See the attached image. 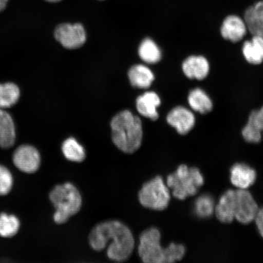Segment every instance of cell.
Returning <instances> with one entry per match:
<instances>
[{
  "mask_svg": "<svg viewBox=\"0 0 263 263\" xmlns=\"http://www.w3.org/2000/svg\"><path fill=\"white\" fill-rule=\"evenodd\" d=\"M91 248L100 252L108 246L107 254L111 260L126 261L135 247V240L130 230L123 223L113 220L99 223L89 235Z\"/></svg>",
  "mask_w": 263,
  "mask_h": 263,
  "instance_id": "cell-1",
  "label": "cell"
},
{
  "mask_svg": "<svg viewBox=\"0 0 263 263\" xmlns=\"http://www.w3.org/2000/svg\"><path fill=\"white\" fill-rule=\"evenodd\" d=\"M111 139L122 152L133 154L139 149L143 140L142 123L131 111H120L111 120Z\"/></svg>",
  "mask_w": 263,
  "mask_h": 263,
  "instance_id": "cell-2",
  "label": "cell"
},
{
  "mask_svg": "<svg viewBox=\"0 0 263 263\" xmlns=\"http://www.w3.org/2000/svg\"><path fill=\"white\" fill-rule=\"evenodd\" d=\"M49 198L55 209L53 219L58 224L67 222L81 209L82 199L80 191L70 182L55 186L49 193Z\"/></svg>",
  "mask_w": 263,
  "mask_h": 263,
  "instance_id": "cell-3",
  "label": "cell"
},
{
  "mask_svg": "<svg viewBox=\"0 0 263 263\" xmlns=\"http://www.w3.org/2000/svg\"><path fill=\"white\" fill-rule=\"evenodd\" d=\"M203 183L204 179L199 170L185 164L179 166L175 173L167 176L166 180L167 186L173 190V195L179 200L196 195Z\"/></svg>",
  "mask_w": 263,
  "mask_h": 263,
  "instance_id": "cell-4",
  "label": "cell"
},
{
  "mask_svg": "<svg viewBox=\"0 0 263 263\" xmlns=\"http://www.w3.org/2000/svg\"><path fill=\"white\" fill-rule=\"evenodd\" d=\"M141 205L151 210L162 211L168 206L171 196L168 186L162 177L157 176L144 184L139 193Z\"/></svg>",
  "mask_w": 263,
  "mask_h": 263,
  "instance_id": "cell-5",
  "label": "cell"
},
{
  "mask_svg": "<svg viewBox=\"0 0 263 263\" xmlns=\"http://www.w3.org/2000/svg\"><path fill=\"white\" fill-rule=\"evenodd\" d=\"M161 233L156 228L144 230L140 236L138 251L143 262L166 263V248L160 244Z\"/></svg>",
  "mask_w": 263,
  "mask_h": 263,
  "instance_id": "cell-6",
  "label": "cell"
},
{
  "mask_svg": "<svg viewBox=\"0 0 263 263\" xmlns=\"http://www.w3.org/2000/svg\"><path fill=\"white\" fill-rule=\"evenodd\" d=\"M12 162L16 168L23 173H35L41 166V154L34 146L22 144L13 153Z\"/></svg>",
  "mask_w": 263,
  "mask_h": 263,
  "instance_id": "cell-7",
  "label": "cell"
},
{
  "mask_svg": "<svg viewBox=\"0 0 263 263\" xmlns=\"http://www.w3.org/2000/svg\"><path fill=\"white\" fill-rule=\"evenodd\" d=\"M54 37L67 49L80 48L86 41V33L83 26L80 24L59 25L55 28Z\"/></svg>",
  "mask_w": 263,
  "mask_h": 263,
  "instance_id": "cell-8",
  "label": "cell"
},
{
  "mask_svg": "<svg viewBox=\"0 0 263 263\" xmlns=\"http://www.w3.org/2000/svg\"><path fill=\"white\" fill-rule=\"evenodd\" d=\"M258 210L257 203L249 191L236 190L235 219L243 224H248L255 221Z\"/></svg>",
  "mask_w": 263,
  "mask_h": 263,
  "instance_id": "cell-9",
  "label": "cell"
},
{
  "mask_svg": "<svg viewBox=\"0 0 263 263\" xmlns=\"http://www.w3.org/2000/svg\"><path fill=\"white\" fill-rule=\"evenodd\" d=\"M166 120L180 135H186L195 126V115L188 108L179 106L173 108L167 115Z\"/></svg>",
  "mask_w": 263,
  "mask_h": 263,
  "instance_id": "cell-10",
  "label": "cell"
},
{
  "mask_svg": "<svg viewBox=\"0 0 263 263\" xmlns=\"http://www.w3.org/2000/svg\"><path fill=\"white\" fill-rule=\"evenodd\" d=\"M248 31L245 20L236 15H230L223 20L221 34L226 40L235 43L241 41Z\"/></svg>",
  "mask_w": 263,
  "mask_h": 263,
  "instance_id": "cell-11",
  "label": "cell"
},
{
  "mask_svg": "<svg viewBox=\"0 0 263 263\" xmlns=\"http://www.w3.org/2000/svg\"><path fill=\"white\" fill-rule=\"evenodd\" d=\"M182 70L187 78L201 81L208 76L210 65L206 59L201 55H191L183 62Z\"/></svg>",
  "mask_w": 263,
  "mask_h": 263,
  "instance_id": "cell-12",
  "label": "cell"
},
{
  "mask_svg": "<svg viewBox=\"0 0 263 263\" xmlns=\"http://www.w3.org/2000/svg\"><path fill=\"white\" fill-rule=\"evenodd\" d=\"M236 190H229L220 197L215 213L219 221L230 223L235 219Z\"/></svg>",
  "mask_w": 263,
  "mask_h": 263,
  "instance_id": "cell-13",
  "label": "cell"
},
{
  "mask_svg": "<svg viewBox=\"0 0 263 263\" xmlns=\"http://www.w3.org/2000/svg\"><path fill=\"white\" fill-rule=\"evenodd\" d=\"M262 131L263 106L250 114L248 123L242 130V135L247 142L258 143L261 140Z\"/></svg>",
  "mask_w": 263,
  "mask_h": 263,
  "instance_id": "cell-14",
  "label": "cell"
},
{
  "mask_svg": "<svg viewBox=\"0 0 263 263\" xmlns=\"http://www.w3.org/2000/svg\"><path fill=\"white\" fill-rule=\"evenodd\" d=\"M256 173L254 169L245 163H237L230 170V180L238 189L247 190L254 185Z\"/></svg>",
  "mask_w": 263,
  "mask_h": 263,
  "instance_id": "cell-15",
  "label": "cell"
},
{
  "mask_svg": "<svg viewBox=\"0 0 263 263\" xmlns=\"http://www.w3.org/2000/svg\"><path fill=\"white\" fill-rule=\"evenodd\" d=\"M16 137L14 120L8 111L0 108V147L5 149L12 147Z\"/></svg>",
  "mask_w": 263,
  "mask_h": 263,
  "instance_id": "cell-16",
  "label": "cell"
},
{
  "mask_svg": "<svg viewBox=\"0 0 263 263\" xmlns=\"http://www.w3.org/2000/svg\"><path fill=\"white\" fill-rule=\"evenodd\" d=\"M244 20L251 34L263 38V0L246 10Z\"/></svg>",
  "mask_w": 263,
  "mask_h": 263,
  "instance_id": "cell-17",
  "label": "cell"
},
{
  "mask_svg": "<svg viewBox=\"0 0 263 263\" xmlns=\"http://www.w3.org/2000/svg\"><path fill=\"white\" fill-rule=\"evenodd\" d=\"M137 108L143 117L156 121L159 118L157 108L160 106V97L155 92H146L137 99Z\"/></svg>",
  "mask_w": 263,
  "mask_h": 263,
  "instance_id": "cell-18",
  "label": "cell"
},
{
  "mask_svg": "<svg viewBox=\"0 0 263 263\" xmlns=\"http://www.w3.org/2000/svg\"><path fill=\"white\" fill-rule=\"evenodd\" d=\"M130 84L134 87L149 88L154 80V75L149 68L143 65H136L128 72Z\"/></svg>",
  "mask_w": 263,
  "mask_h": 263,
  "instance_id": "cell-19",
  "label": "cell"
},
{
  "mask_svg": "<svg viewBox=\"0 0 263 263\" xmlns=\"http://www.w3.org/2000/svg\"><path fill=\"white\" fill-rule=\"evenodd\" d=\"M242 53L249 64H261L263 62V38L261 36L253 35L251 41L244 43Z\"/></svg>",
  "mask_w": 263,
  "mask_h": 263,
  "instance_id": "cell-20",
  "label": "cell"
},
{
  "mask_svg": "<svg viewBox=\"0 0 263 263\" xmlns=\"http://www.w3.org/2000/svg\"><path fill=\"white\" fill-rule=\"evenodd\" d=\"M188 102L193 110L201 114H208L213 109L211 99L200 88H196L190 91Z\"/></svg>",
  "mask_w": 263,
  "mask_h": 263,
  "instance_id": "cell-21",
  "label": "cell"
},
{
  "mask_svg": "<svg viewBox=\"0 0 263 263\" xmlns=\"http://www.w3.org/2000/svg\"><path fill=\"white\" fill-rule=\"evenodd\" d=\"M21 97L19 87L13 82L0 83V108L6 109L17 103Z\"/></svg>",
  "mask_w": 263,
  "mask_h": 263,
  "instance_id": "cell-22",
  "label": "cell"
},
{
  "mask_svg": "<svg viewBox=\"0 0 263 263\" xmlns=\"http://www.w3.org/2000/svg\"><path fill=\"white\" fill-rule=\"evenodd\" d=\"M62 151L64 157L73 162H82L86 157L83 146L73 137L68 138L62 144Z\"/></svg>",
  "mask_w": 263,
  "mask_h": 263,
  "instance_id": "cell-23",
  "label": "cell"
},
{
  "mask_svg": "<svg viewBox=\"0 0 263 263\" xmlns=\"http://www.w3.org/2000/svg\"><path fill=\"white\" fill-rule=\"evenodd\" d=\"M21 221L12 214L0 213V236L2 238L14 237L21 228Z\"/></svg>",
  "mask_w": 263,
  "mask_h": 263,
  "instance_id": "cell-24",
  "label": "cell"
},
{
  "mask_svg": "<svg viewBox=\"0 0 263 263\" xmlns=\"http://www.w3.org/2000/svg\"><path fill=\"white\" fill-rule=\"evenodd\" d=\"M139 53L140 58L148 64H156L162 58L160 48L151 39H145L141 42Z\"/></svg>",
  "mask_w": 263,
  "mask_h": 263,
  "instance_id": "cell-25",
  "label": "cell"
},
{
  "mask_svg": "<svg viewBox=\"0 0 263 263\" xmlns=\"http://www.w3.org/2000/svg\"><path fill=\"white\" fill-rule=\"evenodd\" d=\"M215 201L211 196L203 195L196 199L194 212L200 218H208L215 212Z\"/></svg>",
  "mask_w": 263,
  "mask_h": 263,
  "instance_id": "cell-26",
  "label": "cell"
},
{
  "mask_svg": "<svg viewBox=\"0 0 263 263\" xmlns=\"http://www.w3.org/2000/svg\"><path fill=\"white\" fill-rule=\"evenodd\" d=\"M14 186V178L7 167L0 164V196H6Z\"/></svg>",
  "mask_w": 263,
  "mask_h": 263,
  "instance_id": "cell-27",
  "label": "cell"
},
{
  "mask_svg": "<svg viewBox=\"0 0 263 263\" xmlns=\"http://www.w3.org/2000/svg\"><path fill=\"white\" fill-rule=\"evenodd\" d=\"M185 248L182 245L171 243L166 248V263L180 261L185 254Z\"/></svg>",
  "mask_w": 263,
  "mask_h": 263,
  "instance_id": "cell-28",
  "label": "cell"
},
{
  "mask_svg": "<svg viewBox=\"0 0 263 263\" xmlns=\"http://www.w3.org/2000/svg\"><path fill=\"white\" fill-rule=\"evenodd\" d=\"M255 221L259 234H260L261 237L263 238V207H262L261 209H259Z\"/></svg>",
  "mask_w": 263,
  "mask_h": 263,
  "instance_id": "cell-29",
  "label": "cell"
},
{
  "mask_svg": "<svg viewBox=\"0 0 263 263\" xmlns=\"http://www.w3.org/2000/svg\"><path fill=\"white\" fill-rule=\"evenodd\" d=\"M8 1L9 0H0V12L5 9Z\"/></svg>",
  "mask_w": 263,
  "mask_h": 263,
  "instance_id": "cell-30",
  "label": "cell"
},
{
  "mask_svg": "<svg viewBox=\"0 0 263 263\" xmlns=\"http://www.w3.org/2000/svg\"><path fill=\"white\" fill-rule=\"evenodd\" d=\"M47 1L49 2H58L61 1V0H47Z\"/></svg>",
  "mask_w": 263,
  "mask_h": 263,
  "instance_id": "cell-31",
  "label": "cell"
}]
</instances>
